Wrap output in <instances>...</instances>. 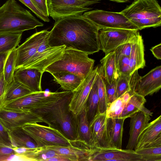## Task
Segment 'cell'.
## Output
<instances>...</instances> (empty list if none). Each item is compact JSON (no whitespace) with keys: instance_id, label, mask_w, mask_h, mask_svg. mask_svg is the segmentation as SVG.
Wrapping results in <instances>:
<instances>
[{"instance_id":"obj_1","label":"cell","mask_w":161,"mask_h":161,"mask_svg":"<svg viewBox=\"0 0 161 161\" xmlns=\"http://www.w3.org/2000/svg\"><path fill=\"white\" fill-rule=\"evenodd\" d=\"M100 30L83 15L68 16L56 21L50 31L48 44L92 54L100 50Z\"/></svg>"},{"instance_id":"obj_2","label":"cell","mask_w":161,"mask_h":161,"mask_svg":"<svg viewBox=\"0 0 161 161\" xmlns=\"http://www.w3.org/2000/svg\"><path fill=\"white\" fill-rule=\"evenodd\" d=\"M43 25L15 0H8L0 7V33L23 32Z\"/></svg>"},{"instance_id":"obj_3","label":"cell","mask_w":161,"mask_h":161,"mask_svg":"<svg viewBox=\"0 0 161 161\" xmlns=\"http://www.w3.org/2000/svg\"><path fill=\"white\" fill-rule=\"evenodd\" d=\"M72 92H50L41 91L32 92L4 104L1 108L16 111H30L39 116Z\"/></svg>"},{"instance_id":"obj_4","label":"cell","mask_w":161,"mask_h":161,"mask_svg":"<svg viewBox=\"0 0 161 161\" xmlns=\"http://www.w3.org/2000/svg\"><path fill=\"white\" fill-rule=\"evenodd\" d=\"M72 94V92L59 101L40 116L45 123L59 129L68 138L75 142L77 139L76 116L69 107Z\"/></svg>"},{"instance_id":"obj_5","label":"cell","mask_w":161,"mask_h":161,"mask_svg":"<svg viewBox=\"0 0 161 161\" xmlns=\"http://www.w3.org/2000/svg\"><path fill=\"white\" fill-rule=\"evenodd\" d=\"M120 12L139 30L161 25V8L157 0H135Z\"/></svg>"},{"instance_id":"obj_6","label":"cell","mask_w":161,"mask_h":161,"mask_svg":"<svg viewBox=\"0 0 161 161\" xmlns=\"http://www.w3.org/2000/svg\"><path fill=\"white\" fill-rule=\"evenodd\" d=\"M86 53L65 48L61 58L48 66L45 72L51 74L59 72H70L84 79L93 69L95 60Z\"/></svg>"},{"instance_id":"obj_7","label":"cell","mask_w":161,"mask_h":161,"mask_svg":"<svg viewBox=\"0 0 161 161\" xmlns=\"http://www.w3.org/2000/svg\"><path fill=\"white\" fill-rule=\"evenodd\" d=\"M22 127L34 140L38 147L73 145V141L68 138L59 129L52 126L34 123L26 124Z\"/></svg>"},{"instance_id":"obj_8","label":"cell","mask_w":161,"mask_h":161,"mask_svg":"<svg viewBox=\"0 0 161 161\" xmlns=\"http://www.w3.org/2000/svg\"><path fill=\"white\" fill-rule=\"evenodd\" d=\"M101 0H47L49 16L56 21L68 16L81 15Z\"/></svg>"},{"instance_id":"obj_9","label":"cell","mask_w":161,"mask_h":161,"mask_svg":"<svg viewBox=\"0 0 161 161\" xmlns=\"http://www.w3.org/2000/svg\"><path fill=\"white\" fill-rule=\"evenodd\" d=\"M99 29L119 28L139 30L120 12H113L95 9L85 12L83 15Z\"/></svg>"},{"instance_id":"obj_10","label":"cell","mask_w":161,"mask_h":161,"mask_svg":"<svg viewBox=\"0 0 161 161\" xmlns=\"http://www.w3.org/2000/svg\"><path fill=\"white\" fill-rule=\"evenodd\" d=\"M139 30L119 28H103L99 30V38L100 50L105 54L113 51L125 43L134 40Z\"/></svg>"},{"instance_id":"obj_11","label":"cell","mask_w":161,"mask_h":161,"mask_svg":"<svg viewBox=\"0 0 161 161\" xmlns=\"http://www.w3.org/2000/svg\"><path fill=\"white\" fill-rule=\"evenodd\" d=\"M65 48L64 45L51 47L48 40L46 39L40 45L36 53L19 68H35L43 73L48 66L61 58Z\"/></svg>"},{"instance_id":"obj_12","label":"cell","mask_w":161,"mask_h":161,"mask_svg":"<svg viewBox=\"0 0 161 161\" xmlns=\"http://www.w3.org/2000/svg\"><path fill=\"white\" fill-rule=\"evenodd\" d=\"M98 66L93 69L79 86L72 91L69 104V110L75 116L80 114L86 107L88 96L95 80Z\"/></svg>"},{"instance_id":"obj_13","label":"cell","mask_w":161,"mask_h":161,"mask_svg":"<svg viewBox=\"0 0 161 161\" xmlns=\"http://www.w3.org/2000/svg\"><path fill=\"white\" fill-rule=\"evenodd\" d=\"M50 31L43 30L36 32L17 48L15 70L21 68L36 53L40 45L48 38Z\"/></svg>"},{"instance_id":"obj_14","label":"cell","mask_w":161,"mask_h":161,"mask_svg":"<svg viewBox=\"0 0 161 161\" xmlns=\"http://www.w3.org/2000/svg\"><path fill=\"white\" fill-rule=\"evenodd\" d=\"M0 122L7 131L27 123L44 122L41 117L30 111L19 112L0 108Z\"/></svg>"},{"instance_id":"obj_15","label":"cell","mask_w":161,"mask_h":161,"mask_svg":"<svg viewBox=\"0 0 161 161\" xmlns=\"http://www.w3.org/2000/svg\"><path fill=\"white\" fill-rule=\"evenodd\" d=\"M161 87V66H157L143 76L139 75L131 93L144 97L158 92Z\"/></svg>"},{"instance_id":"obj_16","label":"cell","mask_w":161,"mask_h":161,"mask_svg":"<svg viewBox=\"0 0 161 161\" xmlns=\"http://www.w3.org/2000/svg\"><path fill=\"white\" fill-rule=\"evenodd\" d=\"M143 161L141 155L134 150L107 148L98 149L91 161Z\"/></svg>"},{"instance_id":"obj_17","label":"cell","mask_w":161,"mask_h":161,"mask_svg":"<svg viewBox=\"0 0 161 161\" xmlns=\"http://www.w3.org/2000/svg\"><path fill=\"white\" fill-rule=\"evenodd\" d=\"M159 145H161V115L147 124L138 137L134 150Z\"/></svg>"},{"instance_id":"obj_18","label":"cell","mask_w":161,"mask_h":161,"mask_svg":"<svg viewBox=\"0 0 161 161\" xmlns=\"http://www.w3.org/2000/svg\"><path fill=\"white\" fill-rule=\"evenodd\" d=\"M106 113L98 114L90 123L91 146L98 149L108 148L106 130Z\"/></svg>"},{"instance_id":"obj_19","label":"cell","mask_w":161,"mask_h":161,"mask_svg":"<svg viewBox=\"0 0 161 161\" xmlns=\"http://www.w3.org/2000/svg\"><path fill=\"white\" fill-rule=\"evenodd\" d=\"M43 73L35 68H19L15 70L14 79L32 92L42 91L41 82Z\"/></svg>"},{"instance_id":"obj_20","label":"cell","mask_w":161,"mask_h":161,"mask_svg":"<svg viewBox=\"0 0 161 161\" xmlns=\"http://www.w3.org/2000/svg\"><path fill=\"white\" fill-rule=\"evenodd\" d=\"M149 115L140 111L130 118L129 137L126 149L134 150L138 137L151 120Z\"/></svg>"},{"instance_id":"obj_21","label":"cell","mask_w":161,"mask_h":161,"mask_svg":"<svg viewBox=\"0 0 161 161\" xmlns=\"http://www.w3.org/2000/svg\"><path fill=\"white\" fill-rule=\"evenodd\" d=\"M123 118H107L106 130L108 148L121 149L124 124Z\"/></svg>"},{"instance_id":"obj_22","label":"cell","mask_w":161,"mask_h":161,"mask_svg":"<svg viewBox=\"0 0 161 161\" xmlns=\"http://www.w3.org/2000/svg\"><path fill=\"white\" fill-rule=\"evenodd\" d=\"M44 147L54 150L60 154L73 157L77 161H91L94 153L98 149L86 145L82 147L73 145L68 146H52Z\"/></svg>"},{"instance_id":"obj_23","label":"cell","mask_w":161,"mask_h":161,"mask_svg":"<svg viewBox=\"0 0 161 161\" xmlns=\"http://www.w3.org/2000/svg\"><path fill=\"white\" fill-rule=\"evenodd\" d=\"M130 74L135 71L144 68L145 66L144 48L143 40L139 33L133 43L130 56Z\"/></svg>"},{"instance_id":"obj_24","label":"cell","mask_w":161,"mask_h":161,"mask_svg":"<svg viewBox=\"0 0 161 161\" xmlns=\"http://www.w3.org/2000/svg\"><path fill=\"white\" fill-rule=\"evenodd\" d=\"M8 132L12 144L15 149L39 147L34 140L25 132L22 127L13 129Z\"/></svg>"},{"instance_id":"obj_25","label":"cell","mask_w":161,"mask_h":161,"mask_svg":"<svg viewBox=\"0 0 161 161\" xmlns=\"http://www.w3.org/2000/svg\"><path fill=\"white\" fill-rule=\"evenodd\" d=\"M146 102L145 97L135 93H133L125 105L120 118L126 119L140 111L152 116L153 113L144 106Z\"/></svg>"},{"instance_id":"obj_26","label":"cell","mask_w":161,"mask_h":161,"mask_svg":"<svg viewBox=\"0 0 161 161\" xmlns=\"http://www.w3.org/2000/svg\"><path fill=\"white\" fill-rule=\"evenodd\" d=\"M32 92L25 86L14 78L6 85L1 107L6 103Z\"/></svg>"},{"instance_id":"obj_27","label":"cell","mask_w":161,"mask_h":161,"mask_svg":"<svg viewBox=\"0 0 161 161\" xmlns=\"http://www.w3.org/2000/svg\"><path fill=\"white\" fill-rule=\"evenodd\" d=\"M53 80L59 84L65 91L72 92L80 85L84 79L67 72H59L51 74Z\"/></svg>"},{"instance_id":"obj_28","label":"cell","mask_w":161,"mask_h":161,"mask_svg":"<svg viewBox=\"0 0 161 161\" xmlns=\"http://www.w3.org/2000/svg\"><path fill=\"white\" fill-rule=\"evenodd\" d=\"M76 119L77 133L76 141L92 147L91 146V133L87 117L86 107L76 116Z\"/></svg>"},{"instance_id":"obj_29","label":"cell","mask_w":161,"mask_h":161,"mask_svg":"<svg viewBox=\"0 0 161 161\" xmlns=\"http://www.w3.org/2000/svg\"><path fill=\"white\" fill-rule=\"evenodd\" d=\"M105 80L111 84L118 75L114 51L105 54L100 61Z\"/></svg>"},{"instance_id":"obj_30","label":"cell","mask_w":161,"mask_h":161,"mask_svg":"<svg viewBox=\"0 0 161 161\" xmlns=\"http://www.w3.org/2000/svg\"><path fill=\"white\" fill-rule=\"evenodd\" d=\"M132 94L127 92L111 103L107 104L106 112L107 118H120L121 113Z\"/></svg>"},{"instance_id":"obj_31","label":"cell","mask_w":161,"mask_h":161,"mask_svg":"<svg viewBox=\"0 0 161 161\" xmlns=\"http://www.w3.org/2000/svg\"><path fill=\"white\" fill-rule=\"evenodd\" d=\"M96 80L99 98L98 113H106L107 107V99L104 77L102 66H98Z\"/></svg>"},{"instance_id":"obj_32","label":"cell","mask_w":161,"mask_h":161,"mask_svg":"<svg viewBox=\"0 0 161 161\" xmlns=\"http://www.w3.org/2000/svg\"><path fill=\"white\" fill-rule=\"evenodd\" d=\"M22 33H0V54L9 52L18 46Z\"/></svg>"},{"instance_id":"obj_33","label":"cell","mask_w":161,"mask_h":161,"mask_svg":"<svg viewBox=\"0 0 161 161\" xmlns=\"http://www.w3.org/2000/svg\"><path fill=\"white\" fill-rule=\"evenodd\" d=\"M99 98L97 82L95 80L90 91L87 102V117L89 123L98 113Z\"/></svg>"},{"instance_id":"obj_34","label":"cell","mask_w":161,"mask_h":161,"mask_svg":"<svg viewBox=\"0 0 161 161\" xmlns=\"http://www.w3.org/2000/svg\"><path fill=\"white\" fill-rule=\"evenodd\" d=\"M135 151L141 155L143 161H161V145L149 146Z\"/></svg>"},{"instance_id":"obj_35","label":"cell","mask_w":161,"mask_h":161,"mask_svg":"<svg viewBox=\"0 0 161 161\" xmlns=\"http://www.w3.org/2000/svg\"><path fill=\"white\" fill-rule=\"evenodd\" d=\"M16 57V48L10 51L4 65L3 72L5 80L7 84L9 83L14 78Z\"/></svg>"},{"instance_id":"obj_36","label":"cell","mask_w":161,"mask_h":161,"mask_svg":"<svg viewBox=\"0 0 161 161\" xmlns=\"http://www.w3.org/2000/svg\"><path fill=\"white\" fill-rule=\"evenodd\" d=\"M130 75L119 74L116 80V99L127 92H130Z\"/></svg>"},{"instance_id":"obj_37","label":"cell","mask_w":161,"mask_h":161,"mask_svg":"<svg viewBox=\"0 0 161 161\" xmlns=\"http://www.w3.org/2000/svg\"><path fill=\"white\" fill-rule=\"evenodd\" d=\"M136 38L134 40L120 45L113 51L115 53L116 67L122 57H130L133 43Z\"/></svg>"},{"instance_id":"obj_38","label":"cell","mask_w":161,"mask_h":161,"mask_svg":"<svg viewBox=\"0 0 161 161\" xmlns=\"http://www.w3.org/2000/svg\"><path fill=\"white\" fill-rule=\"evenodd\" d=\"M118 75L110 84H109L105 80L107 104L111 103L116 99V83Z\"/></svg>"},{"instance_id":"obj_39","label":"cell","mask_w":161,"mask_h":161,"mask_svg":"<svg viewBox=\"0 0 161 161\" xmlns=\"http://www.w3.org/2000/svg\"><path fill=\"white\" fill-rule=\"evenodd\" d=\"M31 10L38 18L43 21L49 22L48 17L45 15L35 6L31 0H19Z\"/></svg>"},{"instance_id":"obj_40","label":"cell","mask_w":161,"mask_h":161,"mask_svg":"<svg viewBox=\"0 0 161 161\" xmlns=\"http://www.w3.org/2000/svg\"><path fill=\"white\" fill-rule=\"evenodd\" d=\"M119 74L130 76V59L129 57H122L119 60L116 67Z\"/></svg>"},{"instance_id":"obj_41","label":"cell","mask_w":161,"mask_h":161,"mask_svg":"<svg viewBox=\"0 0 161 161\" xmlns=\"http://www.w3.org/2000/svg\"><path fill=\"white\" fill-rule=\"evenodd\" d=\"M18 152L14 148L7 147H0V161L11 160L17 156Z\"/></svg>"},{"instance_id":"obj_42","label":"cell","mask_w":161,"mask_h":161,"mask_svg":"<svg viewBox=\"0 0 161 161\" xmlns=\"http://www.w3.org/2000/svg\"><path fill=\"white\" fill-rule=\"evenodd\" d=\"M0 141L6 147L14 148L11 142L8 131L0 122Z\"/></svg>"},{"instance_id":"obj_43","label":"cell","mask_w":161,"mask_h":161,"mask_svg":"<svg viewBox=\"0 0 161 161\" xmlns=\"http://www.w3.org/2000/svg\"><path fill=\"white\" fill-rule=\"evenodd\" d=\"M37 8L45 15L49 17L47 0H31Z\"/></svg>"},{"instance_id":"obj_44","label":"cell","mask_w":161,"mask_h":161,"mask_svg":"<svg viewBox=\"0 0 161 161\" xmlns=\"http://www.w3.org/2000/svg\"><path fill=\"white\" fill-rule=\"evenodd\" d=\"M7 84L3 71L0 74V108L2 105L3 96Z\"/></svg>"},{"instance_id":"obj_45","label":"cell","mask_w":161,"mask_h":161,"mask_svg":"<svg viewBox=\"0 0 161 161\" xmlns=\"http://www.w3.org/2000/svg\"><path fill=\"white\" fill-rule=\"evenodd\" d=\"M154 56L158 59H161V44L160 43L150 49Z\"/></svg>"},{"instance_id":"obj_46","label":"cell","mask_w":161,"mask_h":161,"mask_svg":"<svg viewBox=\"0 0 161 161\" xmlns=\"http://www.w3.org/2000/svg\"><path fill=\"white\" fill-rule=\"evenodd\" d=\"M9 52L0 54V74L3 71L4 64Z\"/></svg>"},{"instance_id":"obj_47","label":"cell","mask_w":161,"mask_h":161,"mask_svg":"<svg viewBox=\"0 0 161 161\" xmlns=\"http://www.w3.org/2000/svg\"><path fill=\"white\" fill-rule=\"evenodd\" d=\"M109 1H112L113 2L119 3H125L128 2L130 0H109Z\"/></svg>"},{"instance_id":"obj_48","label":"cell","mask_w":161,"mask_h":161,"mask_svg":"<svg viewBox=\"0 0 161 161\" xmlns=\"http://www.w3.org/2000/svg\"><path fill=\"white\" fill-rule=\"evenodd\" d=\"M0 147H6V146L0 141Z\"/></svg>"}]
</instances>
